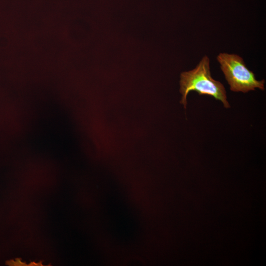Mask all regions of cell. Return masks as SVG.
I'll return each instance as SVG.
<instances>
[{"instance_id": "1", "label": "cell", "mask_w": 266, "mask_h": 266, "mask_svg": "<svg viewBox=\"0 0 266 266\" xmlns=\"http://www.w3.org/2000/svg\"><path fill=\"white\" fill-rule=\"evenodd\" d=\"M209 63V58L204 56L195 68L181 73L179 91L182 98L180 102L185 109L187 95L192 91L200 95L212 96L220 100L225 107H230L224 85L211 77Z\"/></svg>"}, {"instance_id": "2", "label": "cell", "mask_w": 266, "mask_h": 266, "mask_svg": "<svg viewBox=\"0 0 266 266\" xmlns=\"http://www.w3.org/2000/svg\"><path fill=\"white\" fill-rule=\"evenodd\" d=\"M217 60L231 91L245 93L256 88L265 90V80H257L253 72L247 67L239 56L221 53L217 56Z\"/></svg>"}]
</instances>
